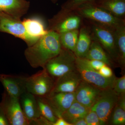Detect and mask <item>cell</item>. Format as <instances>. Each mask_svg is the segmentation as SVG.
<instances>
[{
  "label": "cell",
  "mask_w": 125,
  "mask_h": 125,
  "mask_svg": "<svg viewBox=\"0 0 125 125\" xmlns=\"http://www.w3.org/2000/svg\"><path fill=\"white\" fill-rule=\"evenodd\" d=\"M62 48L59 34L48 30L34 44L28 47L24 55L31 67L43 68L48 62L60 53Z\"/></svg>",
  "instance_id": "1"
},
{
  "label": "cell",
  "mask_w": 125,
  "mask_h": 125,
  "mask_svg": "<svg viewBox=\"0 0 125 125\" xmlns=\"http://www.w3.org/2000/svg\"><path fill=\"white\" fill-rule=\"evenodd\" d=\"M74 11L83 19H86L113 30L125 25V20L114 16L94 3L82 5Z\"/></svg>",
  "instance_id": "2"
},
{
  "label": "cell",
  "mask_w": 125,
  "mask_h": 125,
  "mask_svg": "<svg viewBox=\"0 0 125 125\" xmlns=\"http://www.w3.org/2000/svg\"><path fill=\"white\" fill-rule=\"evenodd\" d=\"M76 58L73 52L62 47L60 53L48 62L43 69L56 79L76 70Z\"/></svg>",
  "instance_id": "3"
},
{
  "label": "cell",
  "mask_w": 125,
  "mask_h": 125,
  "mask_svg": "<svg viewBox=\"0 0 125 125\" xmlns=\"http://www.w3.org/2000/svg\"><path fill=\"white\" fill-rule=\"evenodd\" d=\"M0 32L22 39L28 47L33 45L39 38L31 36L27 33L21 19L2 12H0Z\"/></svg>",
  "instance_id": "4"
},
{
  "label": "cell",
  "mask_w": 125,
  "mask_h": 125,
  "mask_svg": "<svg viewBox=\"0 0 125 125\" xmlns=\"http://www.w3.org/2000/svg\"><path fill=\"white\" fill-rule=\"evenodd\" d=\"M76 67L80 74L82 80L96 86L100 89L112 88L116 78L113 76L106 78L102 75L97 71L89 66L83 58L76 57Z\"/></svg>",
  "instance_id": "5"
},
{
  "label": "cell",
  "mask_w": 125,
  "mask_h": 125,
  "mask_svg": "<svg viewBox=\"0 0 125 125\" xmlns=\"http://www.w3.org/2000/svg\"><path fill=\"white\" fill-rule=\"evenodd\" d=\"M92 40L98 42L111 58L118 61L114 30L107 27L89 21Z\"/></svg>",
  "instance_id": "6"
},
{
  "label": "cell",
  "mask_w": 125,
  "mask_h": 125,
  "mask_svg": "<svg viewBox=\"0 0 125 125\" xmlns=\"http://www.w3.org/2000/svg\"><path fill=\"white\" fill-rule=\"evenodd\" d=\"M118 99L119 96L112 88L102 90L96 102L90 108L97 115L100 125H104L107 123Z\"/></svg>",
  "instance_id": "7"
},
{
  "label": "cell",
  "mask_w": 125,
  "mask_h": 125,
  "mask_svg": "<svg viewBox=\"0 0 125 125\" xmlns=\"http://www.w3.org/2000/svg\"><path fill=\"white\" fill-rule=\"evenodd\" d=\"M55 81L43 69L36 73L27 77L26 87L27 92L38 97H45L51 92Z\"/></svg>",
  "instance_id": "8"
},
{
  "label": "cell",
  "mask_w": 125,
  "mask_h": 125,
  "mask_svg": "<svg viewBox=\"0 0 125 125\" xmlns=\"http://www.w3.org/2000/svg\"><path fill=\"white\" fill-rule=\"evenodd\" d=\"M0 108L5 115L9 125H30L23 113L19 98L12 97L6 92Z\"/></svg>",
  "instance_id": "9"
},
{
  "label": "cell",
  "mask_w": 125,
  "mask_h": 125,
  "mask_svg": "<svg viewBox=\"0 0 125 125\" xmlns=\"http://www.w3.org/2000/svg\"><path fill=\"white\" fill-rule=\"evenodd\" d=\"M82 19L75 11L65 14L57 13L48 20V27L47 30L55 31L60 34L79 29Z\"/></svg>",
  "instance_id": "10"
},
{
  "label": "cell",
  "mask_w": 125,
  "mask_h": 125,
  "mask_svg": "<svg viewBox=\"0 0 125 125\" xmlns=\"http://www.w3.org/2000/svg\"><path fill=\"white\" fill-rule=\"evenodd\" d=\"M19 99L23 113L29 125H42L43 117L39 111L36 96L27 91Z\"/></svg>",
  "instance_id": "11"
},
{
  "label": "cell",
  "mask_w": 125,
  "mask_h": 125,
  "mask_svg": "<svg viewBox=\"0 0 125 125\" xmlns=\"http://www.w3.org/2000/svg\"><path fill=\"white\" fill-rule=\"evenodd\" d=\"M45 97L58 118L61 117L75 101V92L51 93Z\"/></svg>",
  "instance_id": "12"
},
{
  "label": "cell",
  "mask_w": 125,
  "mask_h": 125,
  "mask_svg": "<svg viewBox=\"0 0 125 125\" xmlns=\"http://www.w3.org/2000/svg\"><path fill=\"white\" fill-rule=\"evenodd\" d=\"M102 90L82 80L75 92V100L90 108L96 102Z\"/></svg>",
  "instance_id": "13"
},
{
  "label": "cell",
  "mask_w": 125,
  "mask_h": 125,
  "mask_svg": "<svg viewBox=\"0 0 125 125\" xmlns=\"http://www.w3.org/2000/svg\"><path fill=\"white\" fill-rule=\"evenodd\" d=\"M27 77L13 75L0 74V81L9 95L17 98L27 92Z\"/></svg>",
  "instance_id": "14"
},
{
  "label": "cell",
  "mask_w": 125,
  "mask_h": 125,
  "mask_svg": "<svg viewBox=\"0 0 125 125\" xmlns=\"http://www.w3.org/2000/svg\"><path fill=\"white\" fill-rule=\"evenodd\" d=\"M82 80L80 74L76 69L70 72L56 80L50 93L74 92Z\"/></svg>",
  "instance_id": "15"
},
{
  "label": "cell",
  "mask_w": 125,
  "mask_h": 125,
  "mask_svg": "<svg viewBox=\"0 0 125 125\" xmlns=\"http://www.w3.org/2000/svg\"><path fill=\"white\" fill-rule=\"evenodd\" d=\"M30 5L26 0H0V12L21 19L27 13Z\"/></svg>",
  "instance_id": "16"
},
{
  "label": "cell",
  "mask_w": 125,
  "mask_h": 125,
  "mask_svg": "<svg viewBox=\"0 0 125 125\" xmlns=\"http://www.w3.org/2000/svg\"><path fill=\"white\" fill-rule=\"evenodd\" d=\"M92 41L89 27L85 25L82 26L79 30L78 41L74 52L76 57L85 58Z\"/></svg>",
  "instance_id": "17"
},
{
  "label": "cell",
  "mask_w": 125,
  "mask_h": 125,
  "mask_svg": "<svg viewBox=\"0 0 125 125\" xmlns=\"http://www.w3.org/2000/svg\"><path fill=\"white\" fill-rule=\"evenodd\" d=\"M94 3L114 16L125 20V0H96Z\"/></svg>",
  "instance_id": "18"
},
{
  "label": "cell",
  "mask_w": 125,
  "mask_h": 125,
  "mask_svg": "<svg viewBox=\"0 0 125 125\" xmlns=\"http://www.w3.org/2000/svg\"><path fill=\"white\" fill-rule=\"evenodd\" d=\"M90 108L84 106L76 100L62 114L61 117L73 125V123L81 118H84Z\"/></svg>",
  "instance_id": "19"
},
{
  "label": "cell",
  "mask_w": 125,
  "mask_h": 125,
  "mask_svg": "<svg viewBox=\"0 0 125 125\" xmlns=\"http://www.w3.org/2000/svg\"><path fill=\"white\" fill-rule=\"evenodd\" d=\"M22 22L27 33L34 37L39 38L46 34L48 31L45 28L42 21L39 18L25 19Z\"/></svg>",
  "instance_id": "20"
},
{
  "label": "cell",
  "mask_w": 125,
  "mask_h": 125,
  "mask_svg": "<svg viewBox=\"0 0 125 125\" xmlns=\"http://www.w3.org/2000/svg\"><path fill=\"white\" fill-rule=\"evenodd\" d=\"M84 58L101 61L108 66L111 64V60L108 55L101 45L94 40L92 41L89 50Z\"/></svg>",
  "instance_id": "21"
},
{
  "label": "cell",
  "mask_w": 125,
  "mask_h": 125,
  "mask_svg": "<svg viewBox=\"0 0 125 125\" xmlns=\"http://www.w3.org/2000/svg\"><path fill=\"white\" fill-rule=\"evenodd\" d=\"M118 62L124 66L125 64V25L114 30Z\"/></svg>",
  "instance_id": "22"
},
{
  "label": "cell",
  "mask_w": 125,
  "mask_h": 125,
  "mask_svg": "<svg viewBox=\"0 0 125 125\" xmlns=\"http://www.w3.org/2000/svg\"><path fill=\"white\" fill-rule=\"evenodd\" d=\"M79 32V30L76 29L60 34V41L62 47L74 52Z\"/></svg>",
  "instance_id": "23"
},
{
  "label": "cell",
  "mask_w": 125,
  "mask_h": 125,
  "mask_svg": "<svg viewBox=\"0 0 125 125\" xmlns=\"http://www.w3.org/2000/svg\"><path fill=\"white\" fill-rule=\"evenodd\" d=\"M36 97L41 115L53 125L58 118L53 109L45 97L36 96Z\"/></svg>",
  "instance_id": "24"
},
{
  "label": "cell",
  "mask_w": 125,
  "mask_h": 125,
  "mask_svg": "<svg viewBox=\"0 0 125 125\" xmlns=\"http://www.w3.org/2000/svg\"><path fill=\"white\" fill-rule=\"evenodd\" d=\"M96 0H68L62 5L60 10L58 12L65 14L74 11L82 5L94 3Z\"/></svg>",
  "instance_id": "25"
},
{
  "label": "cell",
  "mask_w": 125,
  "mask_h": 125,
  "mask_svg": "<svg viewBox=\"0 0 125 125\" xmlns=\"http://www.w3.org/2000/svg\"><path fill=\"white\" fill-rule=\"evenodd\" d=\"M111 122L113 125H124L125 123V109L118 104L114 107L111 118Z\"/></svg>",
  "instance_id": "26"
},
{
  "label": "cell",
  "mask_w": 125,
  "mask_h": 125,
  "mask_svg": "<svg viewBox=\"0 0 125 125\" xmlns=\"http://www.w3.org/2000/svg\"><path fill=\"white\" fill-rule=\"evenodd\" d=\"M112 89L118 96L125 94V76L116 78Z\"/></svg>",
  "instance_id": "27"
},
{
  "label": "cell",
  "mask_w": 125,
  "mask_h": 125,
  "mask_svg": "<svg viewBox=\"0 0 125 125\" xmlns=\"http://www.w3.org/2000/svg\"><path fill=\"white\" fill-rule=\"evenodd\" d=\"M87 125H100V121L95 112L90 109L84 118Z\"/></svg>",
  "instance_id": "28"
},
{
  "label": "cell",
  "mask_w": 125,
  "mask_h": 125,
  "mask_svg": "<svg viewBox=\"0 0 125 125\" xmlns=\"http://www.w3.org/2000/svg\"><path fill=\"white\" fill-rule=\"evenodd\" d=\"M85 62L90 67L95 70L98 71L104 66L106 64L104 62L96 60H90L83 58Z\"/></svg>",
  "instance_id": "29"
},
{
  "label": "cell",
  "mask_w": 125,
  "mask_h": 125,
  "mask_svg": "<svg viewBox=\"0 0 125 125\" xmlns=\"http://www.w3.org/2000/svg\"><path fill=\"white\" fill-rule=\"evenodd\" d=\"M98 71L102 75L106 78H110L113 76L112 71L107 65L103 66Z\"/></svg>",
  "instance_id": "30"
},
{
  "label": "cell",
  "mask_w": 125,
  "mask_h": 125,
  "mask_svg": "<svg viewBox=\"0 0 125 125\" xmlns=\"http://www.w3.org/2000/svg\"><path fill=\"white\" fill-rule=\"evenodd\" d=\"M9 123L5 115L0 108V125H9Z\"/></svg>",
  "instance_id": "31"
},
{
  "label": "cell",
  "mask_w": 125,
  "mask_h": 125,
  "mask_svg": "<svg viewBox=\"0 0 125 125\" xmlns=\"http://www.w3.org/2000/svg\"><path fill=\"white\" fill-rule=\"evenodd\" d=\"M53 125H72L70 123L66 121L62 117H59L57 118L55 122L53 123Z\"/></svg>",
  "instance_id": "32"
},
{
  "label": "cell",
  "mask_w": 125,
  "mask_h": 125,
  "mask_svg": "<svg viewBox=\"0 0 125 125\" xmlns=\"http://www.w3.org/2000/svg\"><path fill=\"white\" fill-rule=\"evenodd\" d=\"M87 125L84 118H81L73 123V125Z\"/></svg>",
  "instance_id": "33"
},
{
  "label": "cell",
  "mask_w": 125,
  "mask_h": 125,
  "mask_svg": "<svg viewBox=\"0 0 125 125\" xmlns=\"http://www.w3.org/2000/svg\"><path fill=\"white\" fill-rule=\"evenodd\" d=\"M58 0H51V1L54 4H55Z\"/></svg>",
  "instance_id": "34"
}]
</instances>
